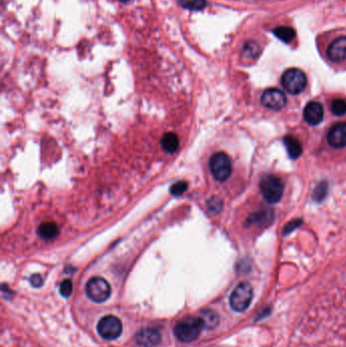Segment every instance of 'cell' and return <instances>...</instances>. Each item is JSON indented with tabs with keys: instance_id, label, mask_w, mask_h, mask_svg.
Masks as SVG:
<instances>
[{
	"instance_id": "8fae6325",
	"label": "cell",
	"mask_w": 346,
	"mask_h": 347,
	"mask_svg": "<svg viewBox=\"0 0 346 347\" xmlns=\"http://www.w3.org/2000/svg\"><path fill=\"white\" fill-rule=\"evenodd\" d=\"M324 116L323 106L319 102H310L304 107V118L310 125H318L322 122Z\"/></svg>"
},
{
	"instance_id": "6da1fadb",
	"label": "cell",
	"mask_w": 346,
	"mask_h": 347,
	"mask_svg": "<svg viewBox=\"0 0 346 347\" xmlns=\"http://www.w3.org/2000/svg\"><path fill=\"white\" fill-rule=\"evenodd\" d=\"M202 329L203 326L199 317H190L179 322L174 329V333L181 342H193L199 337Z\"/></svg>"
},
{
	"instance_id": "44dd1931",
	"label": "cell",
	"mask_w": 346,
	"mask_h": 347,
	"mask_svg": "<svg viewBox=\"0 0 346 347\" xmlns=\"http://www.w3.org/2000/svg\"><path fill=\"white\" fill-rule=\"evenodd\" d=\"M206 205H207V208H208V210L216 214H220L222 210V201L216 196L212 197L208 201H207Z\"/></svg>"
},
{
	"instance_id": "3957f363",
	"label": "cell",
	"mask_w": 346,
	"mask_h": 347,
	"mask_svg": "<svg viewBox=\"0 0 346 347\" xmlns=\"http://www.w3.org/2000/svg\"><path fill=\"white\" fill-rule=\"evenodd\" d=\"M282 84L292 94H300L306 86V76L298 68H290L282 76Z\"/></svg>"
},
{
	"instance_id": "5b68a950",
	"label": "cell",
	"mask_w": 346,
	"mask_h": 347,
	"mask_svg": "<svg viewBox=\"0 0 346 347\" xmlns=\"http://www.w3.org/2000/svg\"><path fill=\"white\" fill-rule=\"evenodd\" d=\"M253 298V288L247 282L240 284L232 292L230 304L236 312H243L247 310Z\"/></svg>"
},
{
	"instance_id": "603a6c76",
	"label": "cell",
	"mask_w": 346,
	"mask_h": 347,
	"mask_svg": "<svg viewBox=\"0 0 346 347\" xmlns=\"http://www.w3.org/2000/svg\"><path fill=\"white\" fill-rule=\"evenodd\" d=\"M72 292V282L70 280H65L61 282L60 284V294L64 296V298H68L70 296Z\"/></svg>"
},
{
	"instance_id": "8992f818",
	"label": "cell",
	"mask_w": 346,
	"mask_h": 347,
	"mask_svg": "<svg viewBox=\"0 0 346 347\" xmlns=\"http://www.w3.org/2000/svg\"><path fill=\"white\" fill-rule=\"evenodd\" d=\"M86 292L92 302H104L111 296V286L109 282L102 277H92L86 284Z\"/></svg>"
},
{
	"instance_id": "52a82bcc",
	"label": "cell",
	"mask_w": 346,
	"mask_h": 347,
	"mask_svg": "<svg viewBox=\"0 0 346 347\" xmlns=\"http://www.w3.org/2000/svg\"><path fill=\"white\" fill-rule=\"evenodd\" d=\"M122 323L119 318L108 315L102 317L98 324V334L107 340H114L120 337L122 333Z\"/></svg>"
},
{
	"instance_id": "d6986e66",
	"label": "cell",
	"mask_w": 346,
	"mask_h": 347,
	"mask_svg": "<svg viewBox=\"0 0 346 347\" xmlns=\"http://www.w3.org/2000/svg\"><path fill=\"white\" fill-rule=\"evenodd\" d=\"M260 52V48L257 43L249 42L245 45L243 55L248 59H255Z\"/></svg>"
},
{
	"instance_id": "7402d4cb",
	"label": "cell",
	"mask_w": 346,
	"mask_h": 347,
	"mask_svg": "<svg viewBox=\"0 0 346 347\" xmlns=\"http://www.w3.org/2000/svg\"><path fill=\"white\" fill-rule=\"evenodd\" d=\"M188 189V183L186 181H178L175 184H172L170 188V194L174 196H180L184 194Z\"/></svg>"
},
{
	"instance_id": "30bf717a",
	"label": "cell",
	"mask_w": 346,
	"mask_h": 347,
	"mask_svg": "<svg viewBox=\"0 0 346 347\" xmlns=\"http://www.w3.org/2000/svg\"><path fill=\"white\" fill-rule=\"evenodd\" d=\"M135 340L138 345L142 347H156L160 343L162 337L158 330L152 328H144L136 333Z\"/></svg>"
},
{
	"instance_id": "d4e9b609",
	"label": "cell",
	"mask_w": 346,
	"mask_h": 347,
	"mask_svg": "<svg viewBox=\"0 0 346 347\" xmlns=\"http://www.w3.org/2000/svg\"><path fill=\"white\" fill-rule=\"evenodd\" d=\"M30 284L34 288H40L43 284V280L40 274H34L30 277Z\"/></svg>"
},
{
	"instance_id": "7c38bea8",
	"label": "cell",
	"mask_w": 346,
	"mask_h": 347,
	"mask_svg": "<svg viewBox=\"0 0 346 347\" xmlns=\"http://www.w3.org/2000/svg\"><path fill=\"white\" fill-rule=\"evenodd\" d=\"M327 56L332 62H342L346 60V36L337 38L329 45Z\"/></svg>"
},
{
	"instance_id": "cb8c5ba5",
	"label": "cell",
	"mask_w": 346,
	"mask_h": 347,
	"mask_svg": "<svg viewBox=\"0 0 346 347\" xmlns=\"http://www.w3.org/2000/svg\"><path fill=\"white\" fill-rule=\"evenodd\" d=\"M327 192V185L326 183H321L316 189H315V193H314V197L316 199H323V197L325 196Z\"/></svg>"
},
{
	"instance_id": "e0dca14e",
	"label": "cell",
	"mask_w": 346,
	"mask_h": 347,
	"mask_svg": "<svg viewBox=\"0 0 346 347\" xmlns=\"http://www.w3.org/2000/svg\"><path fill=\"white\" fill-rule=\"evenodd\" d=\"M273 34L284 43L292 42L296 37V32L290 26H278L273 30Z\"/></svg>"
},
{
	"instance_id": "2e32d148",
	"label": "cell",
	"mask_w": 346,
	"mask_h": 347,
	"mask_svg": "<svg viewBox=\"0 0 346 347\" xmlns=\"http://www.w3.org/2000/svg\"><path fill=\"white\" fill-rule=\"evenodd\" d=\"M284 142L288 150V152L292 158H298L302 154V148L296 138L292 136H286Z\"/></svg>"
},
{
	"instance_id": "ffe728a7",
	"label": "cell",
	"mask_w": 346,
	"mask_h": 347,
	"mask_svg": "<svg viewBox=\"0 0 346 347\" xmlns=\"http://www.w3.org/2000/svg\"><path fill=\"white\" fill-rule=\"evenodd\" d=\"M331 111L336 116H343L346 114V102L344 100H334L331 104Z\"/></svg>"
},
{
	"instance_id": "9c48e42d",
	"label": "cell",
	"mask_w": 346,
	"mask_h": 347,
	"mask_svg": "<svg viewBox=\"0 0 346 347\" xmlns=\"http://www.w3.org/2000/svg\"><path fill=\"white\" fill-rule=\"evenodd\" d=\"M328 144L335 148L346 146V123L340 122L333 125L327 134Z\"/></svg>"
},
{
	"instance_id": "ba28073f",
	"label": "cell",
	"mask_w": 346,
	"mask_h": 347,
	"mask_svg": "<svg viewBox=\"0 0 346 347\" xmlns=\"http://www.w3.org/2000/svg\"><path fill=\"white\" fill-rule=\"evenodd\" d=\"M261 102L268 109L282 110L286 105V96L280 90L268 88L263 92Z\"/></svg>"
},
{
	"instance_id": "4fadbf2b",
	"label": "cell",
	"mask_w": 346,
	"mask_h": 347,
	"mask_svg": "<svg viewBox=\"0 0 346 347\" xmlns=\"http://www.w3.org/2000/svg\"><path fill=\"white\" fill-rule=\"evenodd\" d=\"M179 138L172 132H166L162 138V148L166 152L172 154L179 148Z\"/></svg>"
},
{
	"instance_id": "9a60e30c",
	"label": "cell",
	"mask_w": 346,
	"mask_h": 347,
	"mask_svg": "<svg viewBox=\"0 0 346 347\" xmlns=\"http://www.w3.org/2000/svg\"><path fill=\"white\" fill-rule=\"evenodd\" d=\"M199 319L202 323L203 329H214L218 326V316L214 310H203L202 313L199 316Z\"/></svg>"
},
{
	"instance_id": "277c9868",
	"label": "cell",
	"mask_w": 346,
	"mask_h": 347,
	"mask_svg": "<svg viewBox=\"0 0 346 347\" xmlns=\"http://www.w3.org/2000/svg\"><path fill=\"white\" fill-rule=\"evenodd\" d=\"M210 168L212 176L218 182L226 181L232 174V162L224 152L214 154L210 160Z\"/></svg>"
},
{
	"instance_id": "7a4b0ae2",
	"label": "cell",
	"mask_w": 346,
	"mask_h": 347,
	"mask_svg": "<svg viewBox=\"0 0 346 347\" xmlns=\"http://www.w3.org/2000/svg\"><path fill=\"white\" fill-rule=\"evenodd\" d=\"M260 190L267 202L276 203L282 199L284 195V185L278 177L269 175L262 179L260 183Z\"/></svg>"
},
{
	"instance_id": "5bb4252c",
	"label": "cell",
	"mask_w": 346,
	"mask_h": 347,
	"mask_svg": "<svg viewBox=\"0 0 346 347\" xmlns=\"http://www.w3.org/2000/svg\"><path fill=\"white\" fill-rule=\"evenodd\" d=\"M38 234L45 240H53L59 234V228L53 222H45L39 226Z\"/></svg>"
},
{
	"instance_id": "484cf974",
	"label": "cell",
	"mask_w": 346,
	"mask_h": 347,
	"mask_svg": "<svg viewBox=\"0 0 346 347\" xmlns=\"http://www.w3.org/2000/svg\"><path fill=\"white\" fill-rule=\"evenodd\" d=\"M119 2H123V4H126V2H130V0H119Z\"/></svg>"
},
{
	"instance_id": "ac0fdd59",
	"label": "cell",
	"mask_w": 346,
	"mask_h": 347,
	"mask_svg": "<svg viewBox=\"0 0 346 347\" xmlns=\"http://www.w3.org/2000/svg\"><path fill=\"white\" fill-rule=\"evenodd\" d=\"M179 4L188 10L198 12L205 8L206 0H179Z\"/></svg>"
}]
</instances>
